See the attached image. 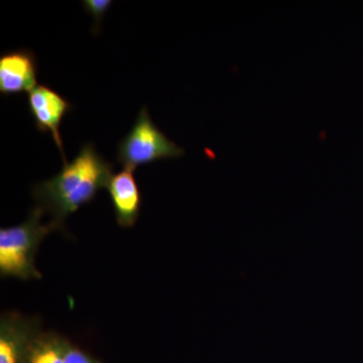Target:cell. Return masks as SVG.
Here are the masks:
<instances>
[{
    "label": "cell",
    "instance_id": "6da1fadb",
    "mask_svg": "<svg viewBox=\"0 0 363 363\" xmlns=\"http://www.w3.org/2000/svg\"><path fill=\"white\" fill-rule=\"evenodd\" d=\"M112 176L113 164L97 152L92 143H87L73 161L64 164L59 174L33 187V198L52 215V221L64 229L67 217L107 188Z\"/></svg>",
    "mask_w": 363,
    "mask_h": 363
},
{
    "label": "cell",
    "instance_id": "7a4b0ae2",
    "mask_svg": "<svg viewBox=\"0 0 363 363\" xmlns=\"http://www.w3.org/2000/svg\"><path fill=\"white\" fill-rule=\"evenodd\" d=\"M45 210L40 205L33 208L20 225L0 229V276L1 278L42 279L35 267V259L40 242L55 230H64L56 222L42 223Z\"/></svg>",
    "mask_w": 363,
    "mask_h": 363
},
{
    "label": "cell",
    "instance_id": "3957f363",
    "mask_svg": "<svg viewBox=\"0 0 363 363\" xmlns=\"http://www.w3.org/2000/svg\"><path fill=\"white\" fill-rule=\"evenodd\" d=\"M184 152L154 123L147 107H143L133 128L119 143L117 161L123 168L135 169L160 160L178 159Z\"/></svg>",
    "mask_w": 363,
    "mask_h": 363
},
{
    "label": "cell",
    "instance_id": "277c9868",
    "mask_svg": "<svg viewBox=\"0 0 363 363\" xmlns=\"http://www.w3.org/2000/svg\"><path fill=\"white\" fill-rule=\"evenodd\" d=\"M28 100L35 128L40 133H51L65 164L67 160L60 126L64 117L71 111L72 104L66 98L45 85L35 86L28 93Z\"/></svg>",
    "mask_w": 363,
    "mask_h": 363
},
{
    "label": "cell",
    "instance_id": "5b68a950",
    "mask_svg": "<svg viewBox=\"0 0 363 363\" xmlns=\"http://www.w3.org/2000/svg\"><path fill=\"white\" fill-rule=\"evenodd\" d=\"M40 332V320L18 312L0 318V363H26L33 339Z\"/></svg>",
    "mask_w": 363,
    "mask_h": 363
},
{
    "label": "cell",
    "instance_id": "8992f818",
    "mask_svg": "<svg viewBox=\"0 0 363 363\" xmlns=\"http://www.w3.org/2000/svg\"><path fill=\"white\" fill-rule=\"evenodd\" d=\"M38 61L30 50L4 52L0 57V93L4 96L30 92L37 86Z\"/></svg>",
    "mask_w": 363,
    "mask_h": 363
},
{
    "label": "cell",
    "instance_id": "52a82bcc",
    "mask_svg": "<svg viewBox=\"0 0 363 363\" xmlns=\"http://www.w3.org/2000/svg\"><path fill=\"white\" fill-rule=\"evenodd\" d=\"M133 173L135 169L123 168L111 177L106 188L113 204L117 224L121 227L135 225L142 207L143 195Z\"/></svg>",
    "mask_w": 363,
    "mask_h": 363
},
{
    "label": "cell",
    "instance_id": "ba28073f",
    "mask_svg": "<svg viewBox=\"0 0 363 363\" xmlns=\"http://www.w3.org/2000/svg\"><path fill=\"white\" fill-rule=\"evenodd\" d=\"M70 341L54 332H42L33 339L26 363H64Z\"/></svg>",
    "mask_w": 363,
    "mask_h": 363
},
{
    "label": "cell",
    "instance_id": "9c48e42d",
    "mask_svg": "<svg viewBox=\"0 0 363 363\" xmlns=\"http://www.w3.org/2000/svg\"><path fill=\"white\" fill-rule=\"evenodd\" d=\"M82 4L86 11L92 14L94 18L95 23L93 32L97 35L100 23H101L104 14L106 13L107 9L111 6L112 1L111 0H85Z\"/></svg>",
    "mask_w": 363,
    "mask_h": 363
},
{
    "label": "cell",
    "instance_id": "30bf717a",
    "mask_svg": "<svg viewBox=\"0 0 363 363\" xmlns=\"http://www.w3.org/2000/svg\"><path fill=\"white\" fill-rule=\"evenodd\" d=\"M64 363H102L73 343L69 344Z\"/></svg>",
    "mask_w": 363,
    "mask_h": 363
}]
</instances>
